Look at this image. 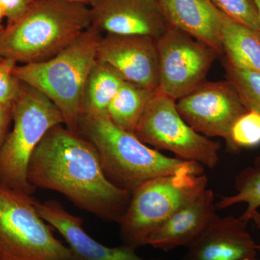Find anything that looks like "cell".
I'll return each mask as SVG.
<instances>
[{
    "label": "cell",
    "instance_id": "cell-10",
    "mask_svg": "<svg viewBox=\"0 0 260 260\" xmlns=\"http://www.w3.org/2000/svg\"><path fill=\"white\" fill-rule=\"evenodd\" d=\"M178 112L197 133L207 138H222L230 143L235 121L247 112L231 82H208L176 102Z\"/></svg>",
    "mask_w": 260,
    "mask_h": 260
},
{
    "label": "cell",
    "instance_id": "cell-19",
    "mask_svg": "<svg viewBox=\"0 0 260 260\" xmlns=\"http://www.w3.org/2000/svg\"><path fill=\"white\" fill-rule=\"evenodd\" d=\"M158 91L124 81L109 105L108 117L118 127L135 134L147 106Z\"/></svg>",
    "mask_w": 260,
    "mask_h": 260
},
{
    "label": "cell",
    "instance_id": "cell-5",
    "mask_svg": "<svg viewBox=\"0 0 260 260\" xmlns=\"http://www.w3.org/2000/svg\"><path fill=\"white\" fill-rule=\"evenodd\" d=\"M208 185L201 164L145 182L132 194L129 207L118 223L124 244L135 249L148 245L153 233Z\"/></svg>",
    "mask_w": 260,
    "mask_h": 260
},
{
    "label": "cell",
    "instance_id": "cell-8",
    "mask_svg": "<svg viewBox=\"0 0 260 260\" xmlns=\"http://www.w3.org/2000/svg\"><path fill=\"white\" fill-rule=\"evenodd\" d=\"M135 135L145 144L171 152L175 158L210 169L218 165L220 143L193 129L178 112L176 101L159 90L147 106Z\"/></svg>",
    "mask_w": 260,
    "mask_h": 260
},
{
    "label": "cell",
    "instance_id": "cell-4",
    "mask_svg": "<svg viewBox=\"0 0 260 260\" xmlns=\"http://www.w3.org/2000/svg\"><path fill=\"white\" fill-rule=\"evenodd\" d=\"M102 37L91 25L52 57L14 68L15 76L44 94L61 112L64 125L75 133H78L84 86L97 61Z\"/></svg>",
    "mask_w": 260,
    "mask_h": 260
},
{
    "label": "cell",
    "instance_id": "cell-29",
    "mask_svg": "<svg viewBox=\"0 0 260 260\" xmlns=\"http://www.w3.org/2000/svg\"><path fill=\"white\" fill-rule=\"evenodd\" d=\"M5 18L4 13H3V10H2L1 7H0V32L3 31V29L5 27L3 26V20Z\"/></svg>",
    "mask_w": 260,
    "mask_h": 260
},
{
    "label": "cell",
    "instance_id": "cell-24",
    "mask_svg": "<svg viewBox=\"0 0 260 260\" xmlns=\"http://www.w3.org/2000/svg\"><path fill=\"white\" fill-rule=\"evenodd\" d=\"M18 64L13 59L0 60V104L13 106L23 90L24 83L15 76L14 68Z\"/></svg>",
    "mask_w": 260,
    "mask_h": 260
},
{
    "label": "cell",
    "instance_id": "cell-7",
    "mask_svg": "<svg viewBox=\"0 0 260 260\" xmlns=\"http://www.w3.org/2000/svg\"><path fill=\"white\" fill-rule=\"evenodd\" d=\"M31 195L0 184V260H74Z\"/></svg>",
    "mask_w": 260,
    "mask_h": 260
},
{
    "label": "cell",
    "instance_id": "cell-15",
    "mask_svg": "<svg viewBox=\"0 0 260 260\" xmlns=\"http://www.w3.org/2000/svg\"><path fill=\"white\" fill-rule=\"evenodd\" d=\"M214 198L212 189L202 191L169 217L153 233L148 245L164 251L187 247L218 215Z\"/></svg>",
    "mask_w": 260,
    "mask_h": 260
},
{
    "label": "cell",
    "instance_id": "cell-12",
    "mask_svg": "<svg viewBox=\"0 0 260 260\" xmlns=\"http://www.w3.org/2000/svg\"><path fill=\"white\" fill-rule=\"evenodd\" d=\"M91 25L102 34L157 39L169 27L156 0H93Z\"/></svg>",
    "mask_w": 260,
    "mask_h": 260
},
{
    "label": "cell",
    "instance_id": "cell-18",
    "mask_svg": "<svg viewBox=\"0 0 260 260\" xmlns=\"http://www.w3.org/2000/svg\"><path fill=\"white\" fill-rule=\"evenodd\" d=\"M124 81L112 67L95 61L84 86L81 114H107L109 105Z\"/></svg>",
    "mask_w": 260,
    "mask_h": 260
},
{
    "label": "cell",
    "instance_id": "cell-20",
    "mask_svg": "<svg viewBox=\"0 0 260 260\" xmlns=\"http://www.w3.org/2000/svg\"><path fill=\"white\" fill-rule=\"evenodd\" d=\"M237 193L231 196H220L215 203L216 210L226 209L239 203H246L247 208L241 218L249 223L253 215L260 208V155L252 165L246 167L237 174L235 179Z\"/></svg>",
    "mask_w": 260,
    "mask_h": 260
},
{
    "label": "cell",
    "instance_id": "cell-16",
    "mask_svg": "<svg viewBox=\"0 0 260 260\" xmlns=\"http://www.w3.org/2000/svg\"><path fill=\"white\" fill-rule=\"evenodd\" d=\"M169 26L185 32L223 55L220 10L211 0H156Z\"/></svg>",
    "mask_w": 260,
    "mask_h": 260
},
{
    "label": "cell",
    "instance_id": "cell-27",
    "mask_svg": "<svg viewBox=\"0 0 260 260\" xmlns=\"http://www.w3.org/2000/svg\"><path fill=\"white\" fill-rule=\"evenodd\" d=\"M251 220L254 221L256 227H257L260 230V213L259 211H256L254 213V215H253L252 218H251ZM256 249H257L258 251H260V244H256ZM256 260L260 259H256Z\"/></svg>",
    "mask_w": 260,
    "mask_h": 260
},
{
    "label": "cell",
    "instance_id": "cell-31",
    "mask_svg": "<svg viewBox=\"0 0 260 260\" xmlns=\"http://www.w3.org/2000/svg\"><path fill=\"white\" fill-rule=\"evenodd\" d=\"M1 59H2L1 58H0V60H1Z\"/></svg>",
    "mask_w": 260,
    "mask_h": 260
},
{
    "label": "cell",
    "instance_id": "cell-1",
    "mask_svg": "<svg viewBox=\"0 0 260 260\" xmlns=\"http://www.w3.org/2000/svg\"><path fill=\"white\" fill-rule=\"evenodd\" d=\"M27 177L35 188L57 191L102 220L119 223L132 194L109 180L95 146L64 124L53 126L34 150Z\"/></svg>",
    "mask_w": 260,
    "mask_h": 260
},
{
    "label": "cell",
    "instance_id": "cell-11",
    "mask_svg": "<svg viewBox=\"0 0 260 260\" xmlns=\"http://www.w3.org/2000/svg\"><path fill=\"white\" fill-rule=\"evenodd\" d=\"M97 60L112 67L125 81L158 90V53L153 38L105 34L99 42Z\"/></svg>",
    "mask_w": 260,
    "mask_h": 260
},
{
    "label": "cell",
    "instance_id": "cell-14",
    "mask_svg": "<svg viewBox=\"0 0 260 260\" xmlns=\"http://www.w3.org/2000/svg\"><path fill=\"white\" fill-rule=\"evenodd\" d=\"M35 206L41 217L64 238L74 260H165L144 259L125 244L116 247L103 245L84 230L81 218L69 213L56 200H35Z\"/></svg>",
    "mask_w": 260,
    "mask_h": 260
},
{
    "label": "cell",
    "instance_id": "cell-21",
    "mask_svg": "<svg viewBox=\"0 0 260 260\" xmlns=\"http://www.w3.org/2000/svg\"><path fill=\"white\" fill-rule=\"evenodd\" d=\"M223 64L226 79L237 89L246 109L260 113V73L238 68L225 57Z\"/></svg>",
    "mask_w": 260,
    "mask_h": 260
},
{
    "label": "cell",
    "instance_id": "cell-13",
    "mask_svg": "<svg viewBox=\"0 0 260 260\" xmlns=\"http://www.w3.org/2000/svg\"><path fill=\"white\" fill-rule=\"evenodd\" d=\"M240 217L217 215L187 246L181 260H256V242Z\"/></svg>",
    "mask_w": 260,
    "mask_h": 260
},
{
    "label": "cell",
    "instance_id": "cell-2",
    "mask_svg": "<svg viewBox=\"0 0 260 260\" xmlns=\"http://www.w3.org/2000/svg\"><path fill=\"white\" fill-rule=\"evenodd\" d=\"M78 133L95 146L109 180L130 194L149 180L200 164L150 148L135 134L116 126L107 114H81Z\"/></svg>",
    "mask_w": 260,
    "mask_h": 260
},
{
    "label": "cell",
    "instance_id": "cell-23",
    "mask_svg": "<svg viewBox=\"0 0 260 260\" xmlns=\"http://www.w3.org/2000/svg\"><path fill=\"white\" fill-rule=\"evenodd\" d=\"M220 11L245 26L260 31V18L254 0H211Z\"/></svg>",
    "mask_w": 260,
    "mask_h": 260
},
{
    "label": "cell",
    "instance_id": "cell-28",
    "mask_svg": "<svg viewBox=\"0 0 260 260\" xmlns=\"http://www.w3.org/2000/svg\"><path fill=\"white\" fill-rule=\"evenodd\" d=\"M65 1L80 3V4L87 5V6L90 7V5L92 4V3H93V0H65Z\"/></svg>",
    "mask_w": 260,
    "mask_h": 260
},
{
    "label": "cell",
    "instance_id": "cell-25",
    "mask_svg": "<svg viewBox=\"0 0 260 260\" xmlns=\"http://www.w3.org/2000/svg\"><path fill=\"white\" fill-rule=\"evenodd\" d=\"M35 0H0V7L8 23L20 18L29 9Z\"/></svg>",
    "mask_w": 260,
    "mask_h": 260
},
{
    "label": "cell",
    "instance_id": "cell-26",
    "mask_svg": "<svg viewBox=\"0 0 260 260\" xmlns=\"http://www.w3.org/2000/svg\"><path fill=\"white\" fill-rule=\"evenodd\" d=\"M13 107L0 104V149L9 134L10 126L13 123Z\"/></svg>",
    "mask_w": 260,
    "mask_h": 260
},
{
    "label": "cell",
    "instance_id": "cell-6",
    "mask_svg": "<svg viewBox=\"0 0 260 260\" xmlns=\"http://www.w3.org/2000/svg\"><path fill=\"white\" fill-rule=\"evenodd\" d=\"M13 128L0 149V184L32 195L27 173L34 150L53 126L64 124L57 107L42 92L24 83L13 107Z\"/></svg>",
    "mask_w": 260,
    "mask_h": 260
},
{
    "label": "cell",
    "instance_id": "cell-17",
    "mask_svg": "<svg viewBox=\"0 0 260 260\" xmlns=\"http://www.w3.org/2000/svg\"><path fill=\"white\" fill-rule=\"evenodd\" d=\"M224 57L240 69L260 73V31L237 23L220 11Z\"/></svg>",
    "mask_w": 260,
    "mask_h": 260
},
{
    "label": "cell",
    "instance_id": "cell-9",
    "mask_svg": "<svg viewBox=\"0 0 260 260\" xmlns=\"http://www.w3.org/2000/svg\"><path fill=\"white\" fill-rule=\"evenodd\" d=\"M158 90L177 102L207 81L220 54L205 43L169 26L156 40Z\"/></svg>",
    "mask_w": 260,
    "mask_h": 260
},
{
    "label": "cell",
    "instance_id": "cell-30",
    "mask_svg": "<svg viewBox=\"0 0 260 260\" xmlns=\"http://www.w3.org/2000/svg\"><path fill=\"white\" fill-rule=\"evenodd\" d=\"M254 1L256 5V8H257L258 13H259L260 18V0H254Z\"/></svg>",
    "mask_w": 260,
    "mask_h": 260
},
{
    "label": "cell",
    "instance_id": "cell-22",
    "mask_svg": "<svg viewBox=\"0 0 260 260\" xmlns=\"http://www.w3.org/2000/svg\"><path fill=\"white\" fill-rule=\"evenodd\" d=\"M259 145L260 113L248 110L233 125L227 151L238 154L243 148H255Z\"/></svg>",
    "mask_w": 260,
    "mask_h": 260
},
{
    "label": "cell",
    "instance_id": "cell-3",
    "mask_svg": "<svg viewBox=\"0 0 260 260\" xmlns=\"http://www.w3.org/2000/svg\"><path fill=\"white\" fill-rule=\"evenodd\" d=\"M91 26L87 5L65 0H35L0 32V58L28 64L49 59Z\"/></svg>",
    "mask_w": 260,
    "mask_h": 260
}]
</instances>
